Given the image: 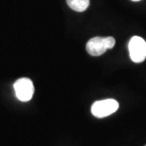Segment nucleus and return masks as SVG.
I'll return each mask as SVG.
<instances>
[{
  "mask_svg": "<svg viewBox=\"0 0 146 146\" xmlns=\"http://www.w3.org/2000/svg\"><path fill=\"white\" fill-rule=\"evenodd\" d=\"M116 44V40L114 37H93L86 44V51L91 56H101L107 49L114 48Z\"/></svg>",
  "mask_w": 146,
  "mask_h": 146,
  "instance_id": "f257e3e1",
  "label": "nucleus"
},
{
  "mask_svg": "<svg viewBox=\"0 0 146 146\" xmlns=\"http://www.w3.org/2000/svg\"><path fill=\"white\" fill-rule=\"evenodd\" d=\"M119 108V103L114 99H106L95 102L91 106V113L96 118H106L115 113Z\"/></svg>",
  "mask_w": 146,
  "mask_h": 146,
  "instance_id": "f03ea898",
  "label": "nucleus"
},
{
  "mask_svg": "<svg viewBox=\"0 0 146 146\" xmlns=\"http://www.w3.org/2000/svg\"><path fill=\"white\" fill-rule=\"evenodd\" d=\"M128 50L134 63H142L146 59V41L141 36H133L128 44Z\"/></svg>",
  "mask_w": 146,
  "mask_h": 146,
  "instance_id": "7ed1b4c3",
  "label": "nucleus"
},
{
  "mask_svg": "<svg viewBox=\"0 0 146 146\" xmlns=\"http://www.w3.org/2000/svg\"><path fill=\"white\" fill-rule=\"evenodd\" d=\"M14 91L17 99L21 102H29L31 100L34 93L33 83L29 78L18 79L13 84Z\"/></svg>",
  "mask_w": 146,
  "mask_h": 146,
  "instance_id": "20e7f679",
  "label": "nucleus"
},
{
  "mask_svg": "<svg viewBox=\"0 0 146 146\" xmlns=\"http://www.w3.org/2000/svg\"><path fill=\"white\" fill-rule=\"evenodd\" d=\"M66 4L71 10L78 13H83L88 8L89 0H66Z\"/></svg>",
  "mask_w": 146,
  "mask_h": 146,
  "instance_id": "39448f33",
  "label": "nucleus"
},
{
  "mask_svg": "<svg viewBox=\"0 0 146 146\" xmlns=\"http://www.w3.org/2000/svg\"><path fill=\"white\" fill-rule=\"evenodd\" d=\"M132 1H135V2H137V1H141V0H132Z\"/></svg>",
  "mask_w": 146,
  "mask_h": 146,
  "instance_id": "423d86ee",
  "label": "nucleus"
},
{
  "mask_svg": "<svg viewBox=\"0 0 146 146\" xmlns=\"http://www.w3.org/2000/svg\"><path fill=\"white\" fill-rule=\"evenodd\" d=\"M144 146H146V145H144Z\"/></svg>",
  "mask_w": 146,
  "mask_h": 146,
  "instance_id": "0eeeda50",
  "label": "nucleus"
}]
</instances>
